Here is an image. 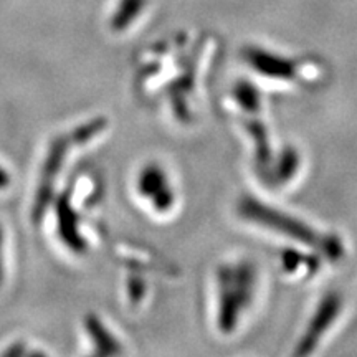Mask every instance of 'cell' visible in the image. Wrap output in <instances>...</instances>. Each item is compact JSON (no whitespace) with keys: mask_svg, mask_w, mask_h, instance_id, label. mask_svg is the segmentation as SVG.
Returning <instances> with one entry per match:
<instances>
[{"mask_svg":"<svg viewBox=\"0 0 357 357\" xmlns=\"http://www.w3.org/2000/svg\"><path fill=\"white\" fill-rule=\"evenodd\" d=\"M6 231H3L2 223H0V284L6 278Z\"/></svg>","mask_w":357,"mask_h":357,"instance_id":"10","label":"cell"},{"mask_svg":"<svg viewBox=\"0 0 357 357\" xmlns=\"http://www.w3.org/2000/svg\"><path fill=\"white\" fill-rule=\"evenodd\" d=\"M147 6V0H119L118 7L111 17V30L113 32H124L134 22L139 19L141 12Z\"/></svg>","mask_w":357,"mask_h":357,"instance_id":"9","label":"cell"},{"mask_svg":"<svg viewBox=\"0 0 357 357\" xmlns=\"http://www.w3.org/2000/svg\"><path fill=\"white\" fill-rule=\"evenodd\" d=\"M84 329H86L89 339L93 342V352L95 356H118L123 354L124 349L121 342L113 336L108 326L102 323L101 318L95 312H89L84 318Z\"/></svg>","mask_w":357,"mask_h":357,"instance_id":"8","label":"cell"},{"mask_svg":"<svg viewBox=\"0 0 357 357\" xmlns=\"http://www.w3.org/2000/svg\"><path fill=\"white\" fill-rule=\"evenodd\" d=\"M58 235L60 240L77 255H83L88 250V243L82 234V222L78 212L71 205L68 192H63L60 197L55 199Z\"/></svg>","mask_w":357,"mask_h":357,"instance_id":"7","label":"cell"},{"mask_svg":"<svg viewBox=\"0 0 357 357\" xmlns=\"http://www.w3.org/2000/svg\"><path fill=\"white\" fill-rule=\"evenodd\" d=\"M137 194L147 200L158 213L171 212L176 205V189L171 184L166 169L151 162L141 169L136 181Z\"/></svg>","mask_w":357,"mask_h":357,"instance_id":"4","label":"cell"},{"mask_svg":"<svg viewBox=\"0 0 357 357\" xmlns=\"http://www.w3.org/2000/svg\"><path fill=\"white\" fill-rule=\"evenodd\" d=\"M245 60L263 77L280 79V82H305V66L289 58L250 47L243 52Z\"/></svg>","mask_w":357,"mask_h":357,"instance_id":"5","label":"cell"},{"mask_svg":"<svg viewBox=\"0 0 357 357\" xmlns=\"http://www.w3.org/2000/svg\"><path fill=\"white\" fill-rule=\"evenodd\" d=\"M218 288V329L231 334L240 323L243 311L253 301L257 288V271L248 261H236L222 265L217 271Z\"/></svg>","mask_w":357,"mask_h":357,"instance_id":"3","label":"cell"},{"mask_svg":"<svg viewBox=\"0 0 357 357\" xmlns=\"http://www.w3.org/2000/svg\"><path fill=\"white\" fill-rule=\"evenodd\" d=\"M10 184H12V176H10V172H8L7 169L3 167L2 164H0V192L7 190L8 187H10Z\"/></svg>","mask_w":357,"mask_h":357,"instance_id":"12","label":"cell"},{"mask_svg":"<svg viewBox=\"0 0 357 357\" xmlns=\"http://www.w3.org/2000/svg\"><path fill=\"white\" fill-rule=\"evenodd\" d=\"M108 128V119L106 118H93L89 121L79 124L70 132L60 134L48 146L47 155L40 169V178L35 190L33 205H32V218L33 222H40L50 207L55 194L56 178L60 176L61 167H63L65 159L73 146H83L93 141L95 137Z\"/></svg>","mask_w":357,"mask_h":357,"instance_id":"2","label":"cell"},{"mask_svg":"<svg viewBox=\"0 0 357 357\" xmlns=\"http://www.w3.org/2000/svg\"><path fill=\"white\" fill-rule=\"evenodd\" d=\"M342 310V301L339 298V294H328L323 301L319 303L318 310H316L314 316H312L310 326H307L305 336L301 337L298 349L294 351V354L305 356L311 354L316 349V346L319 344V341L326 336L328 329L333 328V324L336 323L337 316L341 314Z\"/></svg>","mask_w":357,"mask_h":357,"instance_id":"6","label":"cell"},{"mask_svg":"<svg viewBox=\"0 0 357 357\" xmlns=\"http://www.w3.org/2000/svg\"><path fill=\"white\" fill-rule=\"evenodd\" d=\"M238 215L245 220L257 223L263 229L288 236L294 242L306 245L312 250H318V253L329 258V260H339L344 255V247L337 236L321 234V231L311 229L307 223L298 220V218L288 215L278 208L270 207L255 197H243L240 200Z\"/></svg>","mask_w":357,"mask_h":357,"instance_id":"1","label":"cell"},{"mask_svg":"<svg viewBox=\"0 0 357 357\" xmlns=\"http://www.w3.org/2000/svg\"><path fill=\"white\" fill-rule=\"evenodd\" d=\"M2 354L15 357V356H26L30 354V352H29V347H26V344H24V342H15V344H12L7 351H3Z\"/></svg>","mask_w":357,"mask_h":357,"instance_id":"11","label":"cell"}]
</instances>
